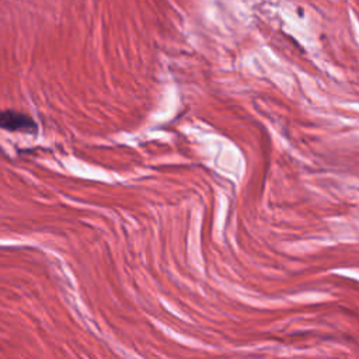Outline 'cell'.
<instances>
[{"mask_svg": "<svg viewBox=\"0 0 359 359\" xmlns=\"http://www.w3.org/2000/svg\"><path fill=\"white\" fill-rule=\"evenodd\" d=\"M0 129L28 135L38 133V125L28 114L13 109H0Z\"/></svg>", "mask_w": 359, "mask_h": 359, "instance_id": "1", "label": "cell"}]
</instances>
